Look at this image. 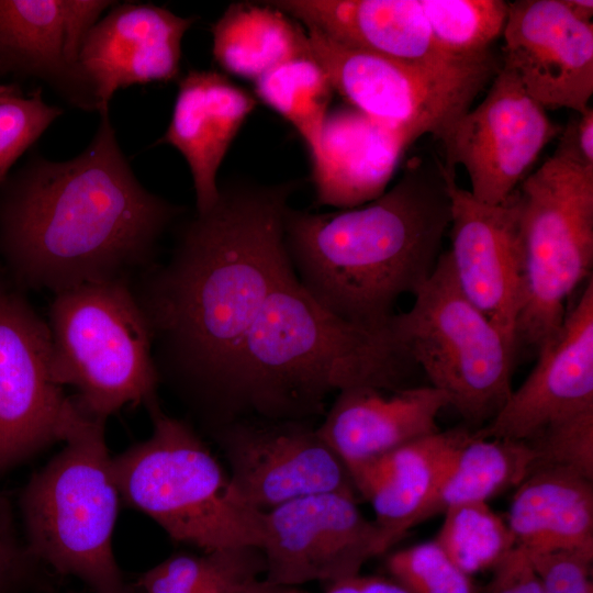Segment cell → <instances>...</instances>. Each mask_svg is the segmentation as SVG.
<instances>
[{
	"instance_id": "obj_38",
	"label": "cell",
	"mask_w": 593,
	"mask_h": 593,
	"mask_svg": "<svg viewBox=\"0 0 593 593\" xmlns=\"http://www.w3.org/2000/svg\"><path fill=\"white\" fill-rule=\"evenodd\" d=\"M25 548L18 542L11 508L0 496V593H10L26 568Z\"/></svg>"
},
{
	"instance_id": "obj_19",
	"label": "cell",
	"mask_w": 593,
	"mask_h": 593,
	"mask_svg": "<svg viewBox=\"0 0 593 593\" xmlns=\"http://www.w3.org/2000/svg\"><path fill=\"white\" fill-rule=\"evenodd\" d=\"M113 2L0 0V72L46 80L77 105L97 110L79 54L88 31Z\"/></svg>"
},
{
	"instance_id": "obj_14",
	"label": "cell",
	"mask_w": 593,
	"mask_h": 593,
	"mask_svg": "<svg viewBox=\"0 0 593 593\" xmlns=\"http://www.w3.org/2000/svg\"><path fill=\"white\" fill-rule=\"evenodd\" d=\"M265 580L284 586L334 583L360 573L385 552L382 534L357 496L328 492L299 497L264 512Z\"/></svg>"
},
{
	"instance_id": "obj_31",
	"label": "cell",
	"mask_w": 593,
	"mask_h": 593,
	"mask_svg": "<svg viewBox=\"0 0 593 593\" xmlns=\"http://www.w3.org/2000/svg\"><path fill=\"white\" fill-rule=\"evenodd\" d=\"M385 564L391 579L409 593H481L435 539L391 553Z\"/></svg>"
},
{
	"instance_id": "obj_13",
	"label": "cell",
	"mask_w": 593,
	"mask_h": 593,
	"mask_svg": "<svg viewBox=\"0 0 593 593\" xmlns=\"http://www.w3.org/2000/svg\"><path fill=\"white\" fill-rule=\"evenodd\" d=\"M238 501L269 511L318 493L357 496L350 472L309 421L242 418L216 428Z\"/></svg>"
},
{
	"instance_id": "obj_9",
	"label": "cell",
	"mask_w": 593,
	"mask_h": 593,
	"mask_svg": "<svg viewBox=\"0 0 593 593\" xmlns=\"http://www.w3.org/2000/svg\"><path fill=\"white\" fill-rule=\"evenodd\" d=\"M391 326L430 385L471 425L485 426L512 388L516 347L459 289L448 253ZM481 427V428H482Z\"/></svg>"
},
{
	"instance_id": "obj_21",
	"label": "cell",
	"mask_w": 593,
	"mask_h": 593,
	"mask_svg": "<svg viewBox=\"0 0 593 593\" xmlns=\"http://www.w3.org/2000/svg\"><path fill=\"white\" fill-rule=\"evenodd\" d=\"M416 139L350 105L331 109L310 156L316 203L347 210L379 198Z\"/></svg>"
},
{
	"instance_id": "obj_30",
	"label": "cell",
	"mask_w": 593,
	"mask_h": 593,
	"mask_svg": "<svg viewBox=\"0 0 593 593\" xmlns=\"http://www.w3.org/2000/svg\"><path fill=\"white\" fill-rule=\"evenodd\" d=\"M421 4L437 46L461 60L492 53L508 14L504 0H421Z\"/></svg>"
},
{
	"instance_id": "obj_3",
	"label": "cell",
	"mask_w": 593,
	"mask_h": 593,
	"mask_svg": "<svg viewBox=\"0 0 593 593\" xmlns=\"http://www.w3.org/2000/svg\"><path fill=\"white\" fill-rule=\"evenodd\" d=\"M443 165H410L399 181L363 205L327 213L289 208L284 244L304 290L333 314L382 326L398 299L430 277L450 225Z\"/></svg>"
},
{
	"instance_id": "obj_5",
	"label": "cell",
	"mask_w": 593,
	"mask_h": 593,
	"mask_svg": "<svg viewBox=\"0 0 593 593\" xmlns=\"http://www.w3.org/2000/svg\"><path fill=\"white\" fill-rule=\"evenodd\" d=\"M63 441L21 496L26 551L93 593H127L112 549L121 495L104 421L81 410Z\"/></svg>"
},
{
	"instance_id": "obj_16",
	"label": "cell",
	"mask_w": 593,
	"mask_h": 593,
	"mask_svg": "<svg viewBox=\"0 0 593 593\" xmlns=\"http://www.w3.org/2000/svg\"><path fill=\"white\" fill-rule=\"evenodd\" d=\"M502 66L545 109L583 113L593 94V23L562 0L508 3Z\"/></svg>"
},
{
	"instance_id": "obj_25",
	"label": "cell",
	"mask_w": 593,
	"mask_h": 593,
	"mask_svg": "<svg viewBox=\"0 0 593 593\" xmlns=\"http://www.w3.org/2000/svg\"><path fill=\"white\" fill-rule=\"evenodd\" d=\"M505 519L528 553L593 549V481L537 466L516 486Z\"/></svg>"
},
{
	"instance_id": "obj_35",
	"label": "cell",
	"mask_w": 593,
	"mask_h": 593,
	"mask_svg": "<svg viewBox=\"0 0 593 593\" xmlns=\"http://www.w3.org/2000/svg\"><path fill=\"white\" fill-rule=\"evenodd\" d=\"M526 552V551H525ZM542 593H593V549L526 552Z\"/></svg>"
},
{
	"instance_id": "obj_39",
	"label": "cell",
	"mask_w": 593,
	"mask_h": 593,
	"mask_svg": "<svg viewBox=\"0 0 593 593\" xmlns=\"http://www.w3.org/2000/svg\"><path fill=\"white\" fill-rule=\"evenodd\" d=\"M556 152L593 169V109L575 113L559 134Z\"/></svg>"
},
{
	"instance_id": "obj_6",
	"label": "cell",
	"mask_w": 593,
	"mask_h": 593,
	"mask_svg": "<svg viewBox=\"0 0 593 593\" xmlns=\"http://www.w3.org/2000/svg\"><path fill=\"white\" fill-rule=\"evenodd\" d=\"M149 404L152 435L112 459L121 497L203 552L260 548L264 512L237 500L228 473L187 423Z\"/></svg>"
},
{
	"instance_id": "obj_42",
	"label": "cell",
	"mask_w": 593,
	"mask_h": 593,
	"mask_svg": "<svg viewBox=\"0 0 593 593\" xmlns=\"http://www.w3.org/2000/svg\"><path fill=\"white\" fill-rule=\"evenodd\" d=\"M562 2L577 19L586 23H592V0H562Z\"/></svg>"
},
{
	"instance_id": "obj_37",
	"label": "cell",
	"mask_w": 593,
	"mask_h": 593,
	"mask_svg": "<svg viewBox=\"0 0 593 593\" xmlns=\"http://www.w3.org/2000/svg\"><path fill=\"white\" fill-rule=\"evenodd\" d=\"M492 571L485 593H542L528 555L518 546Z\"/></svg>"
},
{
	"instance_id": "obj_22",
	"label": "cell",
	"mask_w": 593,
	"mask_h": 593,
	"mask_svg": "<svg viewBox=\"0 0 593 593\" xmlns=\"http://www.w3.org/2000/svg\"><path fill=\"white\" fill-rule=\"evenodd\" d=\"M446 406V394L430 384L394 391L351 388L338 392L317 430L350 472L439 432L436 421Z\"/></svg>"
},
{
	"instance_id": "obj_8",
	"label": "cell",
	"mask_w": 593,
	"mask_h": 593,
	"mask_svg": "<svg viewBox=\"0 0 593 593\" xmlns=\"http://www.w3.org/2000/svg\"><path fill=\"white\" fill-rule=\"evenodd\" d=\"M523 264L517 345L536 350L560 327L593 266V169L553 154L515 191Z\"/></svg>"
},
{
	"instance_id": "obj_28",
	"label": "cell",
	"mask_w": 593,
	"mask_h": 593,
	"mask_svg": "<svg viewBox=\"0 0 593 593\" xmlns=\"http://www.w3.org/2000/svg\"><path fill=\"white\" fill-rule=\"evenodd\" d=\"M334 89L317 60L303 56L286 61L254 82V96L298 132L313 155Z\"/></svg>"
},
{
	"instance_id": "obj_40",
	"label": "cell",
	"mask_w": 593,
	"mask_h": 593,
	"mask_svg": "<svg viewBox=\"0 0 593 593\" xmlns=\"http://www.w3.org/2000/svg\"><path fill=\"white\" fill-rule=\"evenodd\" d=\"M325 593H409L393 579L360 573L331 583Z\"/></svg>"
},
{
	"instance_id": "obj_15",
	"label": "cell",
	"mask_w": 593,
	"mask_h": 593,
	"mask_svg": "<svg viewBox=\"0 0 593 593\" xmlns=\"http://www.w3.org/2000/svg\"><path fill=\"white\" fill-rule=\"evenodd\" d=\"M450 193L448 253L455 280L466 298L518 348L523 302V264L515 191L490 205L448 177Z\"/></svg>"
},
{
	"instance_id": "obj_33",
	"label": "cell",
	"mask_w": 593,
	"mask_h": 593,
	"mask_svg": "<svg viewBox=\"0 0 593 593\" xmlns=\"http://www.w3.org/2000/svg\"><path fill=\"white\" fill-rule=\"evenodd\" d=\"M527 443L536 451L535 467L562 468L593 481V410L555 423Z\"/></svg>"
},
{
	"instance_id": "obj_20",
	"label": "cell",
	"mask_w": 593,
	"mask_h": 593,
	"mask_svg": "<svg viewBox=\"0 0 593 593\" xmlns=\"http://www.w3.org/2000/svg\"><path fill=\"white\" fill-rule=\"evenodd\" d=\"M326 37L388 58L452 68L481 60L456 59L435 43L421 0L266 1Z\"/></svg>"
},
{
	"instance_id": "obj_36",
	"label": "cell",
	"mask_w": 593,
	"mask_h": 593,
	"mask_svg": "<svg viewBox=\"0 0 593 593\" xmlns=\"http://www.w3.org/2000/svg\"><path fill=\"white\" fill-rule=\"evenodd\" d=\"M265 570L261 549L243 547L225 569L194 593H244L249 583L265 574Z\"/></svg>"
},
{
	"instance_id": "obj_29",
	"label": "cell",
	"mask_w": 593,
	"mask_h": 593,
	"mask_svg": "<svg viewBox=\"0 0 593 593\" xmlns=\"http://www.w3.org/2000/svg\"><path fill=\"white\" fill-rule=\"evenodd\" d=\"M435 540L470 577L493 570L516 547L505 517L493 511L488 502L448 508Z\"/></svg>"
},
{
	"instance_id": "obj_2",
	"label": "cell",
	"mask_w": 593,
	"mask_h": 593,
	"mask_svg": "<svg viewBox=\"0 0 593 593\" xmlns=\"http://www.w3.org/2000/svg\"><path fill=\"white\" fill-rule=\"evenodd\" d=\"M100 118L77 157L35 158L0 186V256L21 288L130 280L181 213L139 183L109 113Z\"/></svg>"
},
{
	"instance_id": "obj_11",
	"label": "cell",
	"mask_w": 593,
	"mask_h": 593,
	"mask_svg": "<svg viewBox=\"0 0 593 593\" xmlns=\"http://www.w3.org/2000/svg\"><path fill=\"white\" fill-rule=\"evenodd\" d=\"M561 130L501 64L484 99L439 136L444 171L456 178V167L462 166L475 200L490 205L504 203Z\"/></svg>"
},
{
	"instance_id": "obj_26",
	"label": "cell",
	"mask_w": 593,
	"mask_h": 593,
	"mask_svg": "<svg viewBox=\"0 0 593 593\" xmlns=\"http://www.w3.org/2000/svg\"><path fill=\"white\" fill-rule=\"evenodd\" d=\"M211 32L220 67L254 82L286 61L312 56L303 25L266 1L232 3Z\"/></svg>"
},
{
	"instance_id": "obj_27",
	"label": "cell",
	"mask_w": 593,
	"mask_h": 593,
	"mask_svg": "<svg viewBox=\"0 0 593 593\" xmlns=\"http://www.w3.org/2000/svg\"><path fill=\"white\" fill-rule=\"evenodd\" d=\"M536 460V451L528 443L483 437L467 429L446 463L426 519L457 505L488 502L516 488L532 472Z\"/></svg>"
},
{
	"instance_id": "obj_1",
	"label": "cell",
	"mask_w": 593,
	"mask_h": 593,
	"mask_svg": "<svg viewBox=\"0 0 593 593\" xmlns=\"http://www.w3.org/2000/svg\"><path fill=\"white\" fill-rule=\"evenodd\" d=\"M295 188L220 183L215 204L179 231L169 260L143 270L133 288L158 372L168 371L205 403L270 293L294 272L284 217Z\"/></svg>"
},
{
	"instance_id": "obj_7",
	"label": "cell",
	"mask_w": 593,
	"mask_h": 593,
	"mask_svg": "<svg viewBox=\"0 0 593 593\" xmlns=\"http://www.w3.org/2000/svg\"><path fill=\"white\" fill-rule=\"evenodd\" d=\"M47 326L56 381L105 422L127 404L154 402L159 372L145 314L130 280L83 283L55 293Z\"/></svg>"
},
{
	"instance_id": "obj_17",
	"label": "cell",
	"mask_w": 593,
	"mask_h": 593,
	"mask_svg": "<svg viewBox=\"0 0 593 593\" xmlns=\"http://www.w3.org/2000/svg\"><path fill=\"white\" fill-rule=\"evenodd\" d=\"M537 353L533 370L478 435L527 443L546 427L593 410L592 277Z\"/></svg>"
},
{
	"instance_id": "obj_4",
	"label": "cell",
	"mask_w": 593,
	"mask_h": 593,
	"mask_svg": "<svg viewBox=\"0 0 593 593\" xmlns=\"http://www.w3.org/2000/svg\"><path fill=\"white\" fill-rule=\"evenodd\" d=\"M412 366L391 318L382 326L344 320L292 272L264 303L210 404L219 426L242 418L309 421L323 413L332 392L409 387Z\"/></svg>"
},
{
	"instance_id": "obj_18",
	"label": "cell",
	"mask_w": 593,
	"mask_h": 593,
	"mask_svg": "<svg viewBox=\"0 0 593 593\" xmlns=\"http://www.w3.org/2000/svg\"><path fill=\"white\" fill-rule=\"evenodd\" d=\"M195 18L149 3H124L88 31L79 54L81 74L100 114L121 88L179 76L181 43Z\"/></svg>"
},
{
	"instance_id": "obj_10",
	"label": "cell",
	"mask_w": 593,
	"mask_h": 593,
	"mask_svg": "<svg viewBox=\"0 0 593 593\" xmlns=\"http://www.w3.org/2000/svg\"><path fill=\"white\" fill-rule=\"evenodd\" d=\"M304 29L334 92L372 120L416 138H439L501 67L494 54L452 68L406 63L353 49Z\"/></svg>"
},
{
	"instance_id": "obj_34",
	"label": "cell",
	"mask_w": 593,
	"mask_h": 593,
	"mask_svg": "<svg viewBox=\"0 0 593 593\" xmlns=\"http://www.w3.org/2000/svg\"><path fill=\"white\" fill-rule=\"evenodd\" d=\"M240 548L172 556L144 572L136 585L143 593H194L225 569Z\"/></svg>"
},
{
	"instance_id": "obj_41",
	"label": "cell",
	"mask_w": 593,
	"mask_h": 593,
	"mask_svg": "<svg viewBox=\"0 0 593 593\" xmlns=\"http://www.w3.org/2000/svg\"><path fill=\"white\" fill-rule=\"evenodd\" d=\"M244 593H301L293 586L270 583L265 579H257L249 583Z\"/></svg>"
},
{
	"instance_id": "obj_12",
	"label": "cell",
	"mask_w": 593,
	"mask_h": 593,
	"mask_svg": "<svg viewBox=\"0 0 593 593\" xmlns=\"http://www.w3.org/2000/svg\"><path fill=\"white\" fill-rule=\"evenodd\" d=\"M80 412L55 379L47 322L0 281V474L63 441Z\"/></svg>"
},
{
	"instance_id": "obj_24",
	"label": "cell",
	"mask_w": 593,
	"mask_h": 593,
	"mask_svg": "<svg viewBox=\"0 0 593 593\" xmlns=\"http://www.w3.org/2000/svg\"><path fill=\"white\" fill-rule=\"evenodd\" d=\"M467 429L437 432L350 471L374 512L385 552L426 519L446 463Z\"/></svg>"
},
{
	"instance_id": "obj_23",
	"label": "cell",
	"mask_w": 593,
	"mask_h": 593,
	"mask_svg": "<svg viewBox=\"0 0 593 593\" xmlns=\"http://www.w3.org/2000/svg\"><path fill=\"white\" fill-rule=\"evenodd\" d=\"M256 105L254 94L223 74L190 70L180 78L170 123L157 144L175 147L186 159L198 213L217 201L220 166Z\"/></svg>"
},
{
	"instance_id": "obj_32",
	"label": "cell",
	"mask_w": 593,
	"mask_h": 593,
	"mask_svg": "<svg viewBox=\"0 0 593 593\" xmlns=\"http://www.w3.org/2000/svg\"><path fill=\"white\" fill-rule=\"evenodd\" d=\"M61 114L37 89L25 96L14 85H0V186L16 159Z\"/></svg>"
}]
</instances>
